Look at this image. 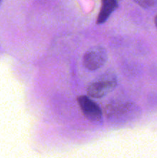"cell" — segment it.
Listing matches in <instances>:
<instances>
[{"label":"cell","instance_id":"cell-1","mask_svg":"<svg viewBox=\"0 0 157 158\" xmlns=\"http://www.w3.org/2000/svg\"><path fill=\"white\" fill-rule=\"evenodd\" d=\"M117 85L116 77L113 73H106L98 77L87 87V94L93 98H101L115 89Z\"/></svg>","mask_w":157,"mask_h":158},{"label":"cell","instance_id":"cell-2","mask_svg":"<svg viewBox=\"0 0 157 158\" xmlns=\"http://www.w3.org/2000/svg\"><path fill=\"white\" fill-rule=\"evenodd\" d=\"M107 59L106 49L101 46H95L86 51L83 56V65L89 70H96L105 65Z\"/></svg>","mask_w":157,"mask_h":158},{"label":"cell","instance_id":"cell-3","mask_svg":"<svg viewBox=\"0 0 157 158\" xmlns=\"http://www.w3.org/2000/svg\"><path fill=\"white\" fill-rule=\"evenodd\" d=\"M82 113L86 119L96 122L102 118V110L99 106L86 96H80L77 98Z\"/></svg>","mask_w":157,"mask_h":158},{"label":"cell","instance_id":"cell-4","mask_svg":"<svg viewBox=\"0 0 157 158\" xmlns=\"http://www.w3.org/2000/svg\"><path fill=\"white\" fill-rule=\"evenodd\" d=\"M117 7H118V1L116 0H104L102 2L101 9L97 16V24L100 25L104 23Z\"/></svg>","mask_w":157,"mask_h":158},{"label":"cell","instance_id":"cell-5","mask_svg":"<svg viewBox=\"0 0 157 158\" xmlns=\"http://www.w3.org/2000/svg\"><path fill=\"white\" fill-rule=\"evenodd\" d=\"M137 4L140 5L141 6L145 8L152 7L154 5L157 3V1H154V0H141V1H135Z\"/></svg>","mask_w":157,"mask_h":158},{"label":"cell","instance_id":"cell-6","mask_svg":"<svg viewBox=\"0 0 157 158\" xmlns=\"http://www.w3.org/2000/svg\"><path fill=\"white\" fill-rule=\"evenodd\" d=\"M155 26H156V28H157V15L155 17Z\"/></svg>","mask_w":157,"mask_h":158},{"label":"cell","instance_id":"cell-7","mask_svg":"<svg viewBox=\"0 0 157 158\" xmlns=\"http://www.w3.org/2000/svg\"><path fill=\"white\" fill-rule=\"evenodd\" d=\"M1 3H2V1H0V5H1Z\"/></svg>","mask_w":157,"mask_h":158}]
</instances>
